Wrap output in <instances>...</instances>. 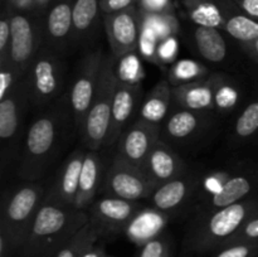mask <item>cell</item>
Returning a JSON list of instances; mask_svg holds the SVG:
<instances>
[{"label":"cell","mask_w":258,"mask_h":257,"mask_svg":"<svg viewBox=\"0 0 258 257\" xmlns=\"http://www.w3.org/2000/svg\"><path fill=\"white\" fill-rule=\"evenodd\" d=\"M159 38L156 37L155 33L146 27H140V38H139V48L143 57L146 59L153 60L154 63H159L158 60V47H159Z\"/></svg>","instance_id":"cell-39"},{"label":"cell","mask_w":258,"mask_h":257,"mask_svg":"<svg viewBox=\"0 0 258 257\" xmlns=\"http://www.w3.org/2000/svg\"><path fill=\"white\" fill-rule=\"evenodd\" d=\"M139 18H140V27H146L153 30L160 42L166 38L176 37L180 28L175 13L150 14V13L139 12Z\"/></svg>","instance_id":"cell-31"},{"label":"cell","mask_w":258,"mask_h":257,"mask_svg":"<svg viewBox=\"0 0 258 257\" xmlns=\"http://www.w3.org/2000/svg\"><path fill=\"white\" fill-rule=\"evenodd\" d=\"M208 257H258V242H229L214 249Z\"/></svg>","instance_id":"cell-36"},{"label":"cell","mask_w":258,"mask_h":257,"mask_svg":"<svg viewBox=\"0 0 258 257\" xmlns=\"http://www.w3.org/2000/svg\"><path fill=\"white\" fill-rule=\"evenodd\" d=\"M154 186L140 168L113 155L108 163L101 193L126 201L139 202L149 199Z\"/></svg>","instance_id":"cell-9"},{"label":"cell","mask_w":258,"mask_h":257,"mask_svg":"<svg viewBox=\"0 0 258 257\" xmlns=\"http://www.w3.org/2000/svg\"><path fill=\"white\" fill-rule=\"evenodd\" d=\"M32 106L29 81L27 76L19 81L14 90L0 100V140L3 148H12L17 141L18 134L28 108Z\"/></svg>","instance_id":"cell-12"},{"label":"cell","mask_w":258,"mask_h":257,"mask_svg":"<svg viewBox=\"0 0 258 257\" xmlns=\"http://www.w3.org/2000/svg\"><path fill=\"white\" fill-rule=\"evenodd\" d=\"M186 15L199 27L223 28V14L217 0H181Z\"/></svg>","instance_id":"cell-28"},{"label":"cell","mask_w":258,"mask_h":257,"mask_svg":"<svg viewBox=\"0 0 258 257\" xmlns=\"http://www.w3.org/2000/svg\"><path fill=\"white\" fill-rule=\"evenodd\" d=\"M221 30L212 27H194L193 39L197 49L209 62L219 63L226 59L227 43Z\"/></svg>","instance_id":"cell-27"},{"label":"cell","mask_w":258,"mask_h":257,"mask_svg":"<svg viewBox=\"0 0 258 257\" xmlns=\"http://www.w3.org/2000/svg\"><path fill=\"white\" fill-rule=\"evenodd\" d=\"M22 78L23 76L9 59L0 63V100L12 92Z\"/></svg>","instance_id":"cell-37"},{"label":"cell","mask_w":258,"mask_h":257,"mask_svg":"<svg viewBox=\"0 0 258 257\" xmlns=\"http://www.w3.org/2000/svg\"><path fill=\"white\" fill-rule=\"evenodd\" d=\"M116 62L117 58L113 54L106 55L95 97L82 126L78 130L83 145L88 150H101L105 148L107 141L113 95L117 83Z\"/></svg>","instance_id":"cell-4"},{"label":"cell","mask_w":258,"mask_h":257,"mask_svg":"<svg viewBox=\"0 0 258 257\" xmlns=\"http://www.w3.org/2000/svg\"><path fill=\"white\" fill-rule=\"evenodd\" d=\"M72 118L67 95L47 107L34 118L27 130L18 175L24 181H38L47 170L64 138Z\"/></svg>","instance_id":"cell-1"},{"label":"cell","mask_w":258,"mask_h":257,"mask_svg":"<svg viewBox=\"0 0 258 257\" xmlns=\"http://www.w3.org/2000/svg\"><path fill=\"white\" fill-rule=\"evenodd\" d=\"M106 257H112V256H108V254H107V256H106Z\"/></svg>","instance_id":"cell-49"},{"label":"cell","mask_w":258,"mask_h":257,"mask_svg":"<svg viewBox=\"0 0 258 257\" xmlns=\"http://www.w3.org/2000/svg\"><path fill=\"white\" fill-rule=\"evenodd\" d=\"M88 222L86 211L43 203L18 252L22 257H55Z\"/></svg>","instance_id":"cell-2"},{"label":"cell","mask_w":258,"mask_h":257,"mask_svg":"<svg viewBox=\"0 0 258 257\" xmlns=\"http://www.w3.org/2000/svg\"><path fill=\"white\" fill-rule=\"evenodd\" d=\"M101 17L100 0H73V48L87 47L93 42Z\"/></svg>","instance_id":"cell-22"},{"label":"cell","mask_w":258,"mask_h":257,"mask_svg":"<svg viewBox=\"0 0 258 257\" xmlns=\"http://www.w3.org/2000/svg\"><path fill=\"white\" fill-rule=\"evenodd\" d=\"M15 251L12 243L3 232H0V257H10L12 252Z\"/></svg>","instance_id":"cell-45"},{"label":"cell","mask_w":258,"mask_h":257,"mask_svg":"<svg viewBox=\"0 0 258 257\" xmlns=\"http://www.w3.org/2000/svg\"><path fill=\"white\" fill-rule=\"evenodd\" d=\"M258 135V98L251 101L237 117L233 126L234 140L243 143Z\"/></svg>","instance_id":"cell-34"},{"label":"cell","mask_w":258,"mask_h":257,"mask_svg":"<svg viewBox=\"0 0 258 257\" xmlns=\"http://www.w3.org/2000/svg\"><path fill=\"white\" fill-rule=\"evenodd\" d=\"M169 214L156 208H141L126 227L125 234L136 246H143L161 234L168 223Z\"/></svg>","instance_id":"cell-24"},{"label":"cell","mask_w":258,"mask_h":257,"mask_svg":"<svg viewBox=\"0 0 258 257\" xmlns=\"http://www.w3.org/2000/svg\"><path fill=\"white\" fill-rule=\"evenodd\" d=\"M242 49L254 60V62L258 63V38L257 39L252 40L249 43H244V44H241Z\"/></svg>","instance_id":"cell-46"},{"label":"cell","mask_w":258,"mask_h":257,"mask_svg":"<svg viewBox=\"0 0 258 257\" xmlns=\"http://www.w3.org/2000/svg\"><path fill=\"white\" fill-rule=\"evenodd\" d=\"M161 134L165 139L175 143H183L196 138L211 123V113L176 107L170 111L164 121Z\"/></svg>","instance_id":"cell-21"},{"label":"cell","mask_w":258,"mask_h":257,"mask_svg":"<svg viewBox=\"0 0 258 257\" xmlns=\"http://www.w3.org/2000/svg\"><path fill=\"white\" fill-rule=\"evenodd\" d=\"M10 38H12V12L2 5L0 14V63L9 58Z\"/></svg>","instance_id":"cell-38"},{"label":"cell","mask_w":258,"mask_h":257,"mask_svg":"<svg viewBox=\"0 0 258 257\" xmlns=\"http://www.w3.org/2000/svg\"><path fill=\"white\" fill-rule=\"evenodd\" d=\"M223 14L222 30L239 42L249 43L258 38V22L252 19L237 5L234 0H217Z\"/></svg>","instance_id":"cell-25"},{"label":"cell","mask_w":258,"mask_h":257,"mask_svg":"<svg viewBox=\"0 0 258 257\" xmlns=\"http://www.w3.org/2000/svg\"><path fill=\"white\" fill-rule=\"evenodd\" d=\"M43 44V17L28 13L12 12V38L8 59L19 71L23 77L28 73L30 65Z\"/></svg>","instance_id":"cell-7"},{"label":"cell","mask_w":258,"mask_h":257,"mask_svg":"<svg viewBox=\"0 0 258 257\" xmlns=\"http://www.w3.org/2000/svg\"><path fill=\"white\" fill-rule=\"evenodd\" d=\"M258 193V166H244L208 201L194 207V214L221 209Z\"/></svg>","instance_id":"cell-17"},{"label":"cell","mask_w":258,"mask_h":257,"mask_svg":"<svg viewBox=\"0 0 258 257\" xmlns=\"http://www.w3.org/2000/svg\"><path fill=\"white\" fill-rule=\"evenodd\" d=\"M248 17L258 22V0H234Z\"/></svg>","instance_id":"cell-44"},{"label":"cell","mask_w":258,"mask_h":257,"mask_svg":"<svg viewBox=\"0 0 258 257\" xmlns=\"http://www.w3.org/2000/svg\"><path fill=\"white\" fill-rule=\"evenodd\" d=\"M44 44L64 55L73 48V0H52L43 18Z\"/></svg>","instance_id":"cell-13"},{"label":"cell","mask_w":258,"mask_h":257,"mask_svg":"<svg viewBox=\"0 0 258 257\" xmlns=\"http://www.w3.org/2000/svg\"><path fill=\"white\" fill-rule=\"evenodd\" d=\"M229 242H258V207Z\"/></svg>","instance_id":"cell-40"},{"label":"cell","mask_w":258,"mask_h":257,"mask_svg":"<svg viewBox=\"0 0 258 257\" xmlns=\"http://www.w3.org/2000/svg\"><path fill=\"white\" fill-rule=\"evenodd\" d=\"M102 15L122 12L136 5V0H100Z\"/></svg>","instance_id":"cell-43"},{"label":"cell","mask_w":258,"mask_h":257,"mask_svg":"<svg viewBox=\"0 0 258 257\" xmlns=\"http://www.w3.org/2000/svg\"><path fill=\"white\" fill-rule=\"evenodd\" d=\"M100 238L98 232L88 222L58 251L55 257H83Z\"/></svg>","instance_id":"cell-32"},{"label":"cell","mask_w":258,"mask_h":257,"mask_svg":"<svg viewBox=\"0 0 258 257\" xmlns=\"http://www.w3.org/2000/svg\"><path fill=\"white\" fill-rule=\"evenodd\" d=\"M201 180L199 174L186 171L183 175L155 186L149 201L153 203L154 208L164 213L175 212L196 197Z\"/></svg>","instance_id":"cell-18"},{"label":"cell","mask_w":258,"mask_h":257,"mask_svg":"<svg viewBox=\"0 0 258 257\" xmlns=\"http://www.w3.org/2000/svg\"><path fill=\"white\" fill-rule=\"evenodd\" d=\"M258 207V193L221 209L194 214L184 237V249L209 254L229 241Z\"/></svg>","instance_id":"cell-3"},{"label":"cell","mask_w":258,"mask_h":257,"mask_svg":"<svg viewBox=\"0 0 258 257\" xmlns=\"http://www.w3.org/2000/svg\"><path fill=\"white\" fill-rule=\"evenodd\" d=\"M143 101V86L141 83H128L118 80L116 83L115 95L111 111V126L108 131L105 148L116 145L123 131L131 125V118L140 108Z\"/></svg>","instance_id":"cell-16"},{"label":"cell","mask_w":258,"mask_h":257,"mask_svg":"<svg viewBox=\"0 0 258 257\" xmlns=\"http://www.w3.org/2000/svg\"><path fill=\"white\" fill-rule=\"evenodd\" d=\"M171 102L173 86H170L169 81H160L141 101L138 120L160 126L170 112Z\"/></svg>","instance_id":"cell-26"},{"label":"cell","mask_w":258,"mask_h":257,"mask_svg":"<svg viewBox=\"0 0 258 257\" xmlns=\"http://www.w3.org/2000/svg\"><path fill=\"white\" fill-rule=\"evenodd\" d=\"M178 52V40L176 37L166 38L159 43L158 60L161 63H168L175 58Z\"/></svg>","instance_id":"cell-42"},{"label":"cell","mask_w":258,"mask_h":257,"mask_svg":"<svg viewBox=\"0 0 258 257\" xmlns=\"http://www.w3.org/2000/svg\"><path fill=\"white\" fill-rule=\"evenodd\" d=\"M243 168V164H238V165H232L226 169H218L216 171L208 173L207 175L202 176L201 184H199L198 191H197L196 197V206L203 203V202L208 201L209 198L216 196L224 184L234 175L238 173L241 169Z\"/></svg>","instance_id":"cell-30"},{"label":"cell","mask_w":258,"mask_h":257,"mask_svg":"<svg viewBox=\"0 0 258 257\" xmlns=\"http://www.w3.org/2000/svg\"><path fill=\"white\" fill-rule=\"evenodd\" d=\"M86 153L87 150L85 149H76L71 153L58 169L53 183L45 190L43 203L58 207H75Z\"/></svg>","instance_id":"cell-14"},{"label":"cell","mask_w":258,"mask_h":257,"mask_svg":"<svg viewBox=\"0 0 258 257\" xmlns=\"http://www.w3.org/2000/svg\"><path fill=\"white\" fill-rule=\"evenodd\" d=\"M213 87L214 108L219 112H228L233 110L239 102L241 91L238 86L229 78L228 76L222 73H213L209 76Z\"/></svg>","instance_id":"cell-29"},{"label":"cell","mask_w":258,"mask_h":257,"mask_svg":"<svg viewBox=\"0 0 258 257\" xmlns=\"http://www.w3.org/2000/svg\"><path fill=\"white\" fill-rule=\"evenodd\" d=\"M102 20L111 53L117 58V60L138 49L140 18L136 5L122 12L105 14Z\"/></svg>","instance_id":"cell-11"},{"label":"cell","mask_w":258,"mask_h":257,"mask_svg":"<svg viewBox=\"0 0 258 257\" xmlns=\"http://www.w3.org/2000/svg\"><path fill=\"white\" fill-rule=\"evenodd\" d=\"M135 257H173V241L165 231L139 247Z\"/></svg>","instance_id":"cell-35"},{"label":"cell","mask_w":258,"mask_h":257,"mask_svg":"<svg viewBox=\"0 0 258 257\" xmlns=\"http://www.w3.org/2000/svg\"><path fill=\"white\" fill-rule=\"evenodd\" d=\"M207 73H208V70L206 66L197 60L179 59L169 70L168 81L173 87H175V86L206 78Z\"/></svg>","instance_id":"cell-33"},{"label":"cell","mask_w":258,"mask_h":257,"mask_svg":"<svg viewBox=\"0 0 258 257\" xmlns=\"http://www.w3.org/2000/svg\"><path fill=\"white\" fill-rule=\"evenodd\" d=\"M50 2H52V0H34L38 13H39L43 18H44V14L45 12H47L48 7H49Z\"/></svg>","instance_id":"cell-48"},{"label":"cell","mask_w":258,"mask_h":257,"mask_svg":"<svg viewBox=\"0 0 258 257\" xmlns=\"http://www.w3.org/2000/svg\"><path fill=\"white\" fill-rule=\"evenodd\" d=\"M45 186L38 181H25L3 202L0 232L8 237L15 251H19L30 226L42 207Z\"/></svg>","instance_id":"cell-5"},{"label":"cell","mask_w":258,"mask_h":257,"mask_svg":"<svg viewBox=\"0 0 258 257\" xmlns=\"http://www.w3.org/2000/svg\"><path fill=\"white\" fill-rule=\"evenodd\" d=\"M141 208L139 202L102 196L96 199L86 212L90 224L98 232L101 238H111L125 233L126 227Z\"/></svg>","instance_id":"cell-10"},{"label":"cell","mask_w":258,"mask_h":257,"mask_svg":"<svg viewBox=\"0 0 258 257\" xmlns=\"http://www.w3.org/2000/svg\"><path fill=\"white\" fill-rule=\"evenodd\" d=\"M66 71L63 55L43 44L25 75L29 81L32 106L47 108L62 97Z\"/></svg>","instance_id":"cell-6"},{"label":"cell","mask_w":258,"mask_h":257,"mask_svg":"<svg viewBox=\"0 0 258 257\" xmlns=\"http://www.w3.org/2000/svg\"><path fill=\"white\" fill-rule=\"evenodd\" d=\"M140 169L154 188L188 171L185 161L163 139L154 145Z\"/></svg>","instance_id":"cell-19"},{"label":"cell","mask_w":258,"mask_h":257,"mask_svg":"<svg viewBox=\"0 0 258 257\" xmlns=\"http://www.w3.org/2000/svg\"><path fill=\"white\" fill-rule=\"evenodd\" d=\"M107 166L105 155L100 150H87L81 171L75 208L87 211L88 207L96 201V196L102 189Z\"/></svg>","instance_id":"cell-20"},{"label":"cell","mask_w":258,"mask_h":257,"mask_svg":"<svg viewBox=\"0 0 258 257\" xmlns=\"http://www.w3.org/2000/svg\"><path fill=\"white\" fill-rule=\"evenodd\" d=\"M160 139V126L143 120H136L123 131L117 140L115 155L141 168L151 149Z\"/></svg>","instance_id":"cell-15"},{"label":"cell","mask_w":258,"mask_h":257,"mask_svg":"<svg viewBox=\"0 0 258 257\" xmlns=\"http://www.w3.org/2000/svg\"><path fill=\"white\" fill-rule=\"evenodd\" d=\"M173 102L186 110L209 113L216 111L211 77L173 87Z\"/></svg>","instance_id":"cell-23"},{"label":"cell","mask_w":258,"mask_h":257,"mask_svg":"<svg viewBox=\"0 0 258 257\" xmlns=\"http://www.w3.org/2000/svg\"><path fill=\"white\" fill-rule=\"evenodd\" d=\"M107 253L105 251V247L103 246H93L90 251L86 252V254L83 257H106Z\"/></svg>","instance_id":"cell-47"},{"label":"cell","mask_w":258,"mask_h":257,"mask_svg":"<svg viewBox=\"0 0 258 257\" xmlns=\"http://www.w3.org/2000/svg\"><path fill=\"white\" fill-rule=\"evenodd\" d=\"M105 58L106 54L101 49L91 50L81 59L73 73L67 97L73 113V122L78 130L95 97Z\"/></svg>","instance_id":"cell-8"},{"label":"cell","mask_w":258,"mask_h":257,"mask_svg":"<svg viewBox=\"0 0 258 257\" xmlns=\"http://www.w3.org/2000/svg\"><path fill=\"white\" fill-rule=\"evenodd\" d=\"M136 8L139 12L150 14L174 13L173 0H136Z\"/></svg>","instance_id":"cell-41"}]
</instances>
